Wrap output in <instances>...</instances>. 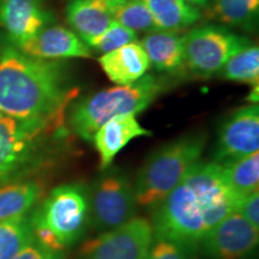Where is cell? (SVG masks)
Returning <instances> with one entry per match:
<instances>
[{"label":"cell","mask_w":259,"mask_h":259,"mask_svg":"<svg viewBox=\"0 0 259 259\" xmlns=\"http://www.w3.org/2000/svg\"><path fill=\"white\" fill-rule=\"evenodd\" d=\"M241 200L227 184L221 164L198 162L153 208L154 238L179 242L193 251L213 227L238 210Z\"/></svg>","instance_id":"1"},{"label":"cell","mask_w":259,"mask_h":259,"mask_svg":"<svg viewBox=\"0 0 259 259\" xmlns=\"http://www.w3.org/2000/svg\"><path fill=\"white\" fill-rule=\"evenodd\" d=\"M78 92L65 63L36 59L12 45L0 51V114L51 118L67 112Z\"/></svg>","instance_id":"2"},{"label":"cell","mask_w":259,"mask_h":259,"mask_svg":"<svg viewBox=\"0 0 259 259\" xmlns=\"http://www.w3.org/2000/svg\"><path fill=\"white\" fill-rule=\"evenodd\" d=\"M66 113L28 120L0 114V183L18 180L69 150Z\"/></svg>","instance_id":"3"},{"label":"cell","mask_w":259,"mask_h":259,"mask_svg":"<svg viewBox=\"0 0 259 259\" xmlns=\"http://www.w3.org/2000/svg\"><path fill=\"white\" fill-rule=\"evenodd\" d=\"M169 82L164 77L144 74L130 85H118L97 92L72 102L66 113L71 134L92 142L103 124L121 115H137L166 92Z\"/></svg>","instance_id":"4"},{"label":"cell","mask_w":259,"mask_h":259,"mask_svg":"<svg viewBox=\"0 0 259 259\" xmlns=\"http://www.w3.org/2000/svg\"><path fill=\"white\" fill-rule=\"evenodd\" d=\"M205 132H192L168 142L144 162L135 183L137 205L154 208L198 163L205 149Z\"/></svg>","instance_id":"5"},{"label":"cell","mask_w":259,"mask_h":259,"mask_svg":"<svg viewBox=\"0 0 259 259\" xmlns=\"http://www.w3.org/2000/svg\"><path fill=\"white\" fill-rule=\"evenodd\" d=\"M29 221L35 242L63 252L82 238L89 225L88 192L76 184L58 186Z\"/></svg>","instance_id":"6"},{"label":"cell","mask_w":259,"mask_h":259,"mask_svg":"<svg viewBox=\"0 0 259 259\" xmlns=\"http://www.w3.org/2000/svg\"><path fill=\"white\" fill-rule=\"evenodd\" d=\"M250 45L247 37L226 27H197L184 35L185 70L197 78H210L229 58Z\"/></svg>","instance_id":"7"},{"label":"cell","mask_w":259,"mask_h":259,"mask_svg":"<svg viewBox=\"0 0 259 259\" xmlns=\"http://www.w3.org/2000/svg\"><path fill=\"white\" fill-rule=\"evenodd\" d=\"M89 223L97 232L112 231L135 218V186L125 174L111 171L97 179L88 193Z\"/></svg>","instance_id":"8"},{"label":"cell","mask_w":259,"mask_h":259,"mask_svg":"<svg viewBox=\"0 0 259 259\" xmlns=\"http://www.w3.org/2000/svg\"><path fill=\"white\" fill-rule=\"evenodd\" d=\"M154 240L153 226L144 218L131 219L103 232L82 247L83 259H144Z\"/></svg>","instance_id":"9"},{"label":"cell","mask_w":259,"mask_h":259,"mask_svg":"<svg viewBox=\"0 0 259 259\" xmlns=\"http://www.w3.org/2000/svg\"><path fill=\"white\" fill-rule=\"evenodd\" d=\"M259 107L242 106L235 109L222 122L216 144L215 161L221 166L258 153Z\"/></svg>","instance_id":"10"},{"label":"cell","mask_w":259,"mask_h":259,"mask_svg":"<svg viewBox=\"0 0 259 259\" xmlns=\"http://www.w3.org/2000/svg\"><path fill=\"white\" fill-rule=\"evenodd\" d=\"M258 242L259 228L235 211L213 227L200 246L211 259H244L253 253Z\"/></svg>","instance_id":"11"},{"label":"cell","mask_w":259,"mask_h":259,"mask_svg":"<svg viewBox=\"0 0 259 259\" xmlns=\"http://www.w3.org/2000/svg\"><path fill=\"white\" fill-rule=\"evenodd\" d=\"M56 21L42 0H0V28L17 47Z\"/></svg>","instance_id":"12"},{"label":"cell","mask_w":259,"mask_h":259,"mask_svg":"<svg viewBox=\"0 0 259 259\" xmlns=\"http://www.w3.org/2000/svg\"><path fill=\"white\" fill-rule=\"evenodd\" d=\"M16 48L41 60L90 58V47L76 32L61 25H48Z\"/></svg>","instance_id":"13"},{"label":"cell","mask_w":259,"mask_h":259,"mask_svg":"<svg viewBox=\"0 0 259 259\" xmlns=\"http://www.w3.org/2000/svg\"><path fill=\"white\" fill-rule=\"evenodd\" d=\"M124 0H70L67 23L87 45L105 32L114 22V11Z\"/></svg>","instance_id":"14"},{"label":"cell","mask_w":259,"mask_h":259,"mask_svg":"<svg viewBox=\"0 0 259 259\" xmlns=\"http://www.w3.org/2000/svg\"><path fill=\"white\" fill-rule=\"evenodd\" d=\"M147 136H151V131L144 128L139 124L137 116L132 114L116 116L103 124L92 141L100 156V169L105 170L111 166L116 155L130 142Z\"/></svg>","instance_id":"15"},{"label":"cell","mask_w":259,"mask_h":259,"mask_svg":"<svg viewBox=\"0 0 259 259\" xmlns=\"http://www.w3.org/2000/svg\"><path fill=\"white\" fill-rule=\"evenodd\" d=\"M139 44L147 53L150 67L158 72L177 76L185 71L184 35L180 31L148 32Z\"/></svg>","instance_id":"16"},{"label":"cell","mask_w":259,"mask_h":259,"mask_svg":"<svg viewBox=\"0 0 259 259\" xmlns=\"http://www.w3.org/2000/svg\"><path fill=\"white\" fill-rule=\"evenodd\" d=\"M99 63L108 79L116 85L134 84L150 69L147 53L138 41L102 54Z\"/></svg>","instance_id":"17"},{"label":"cell","mask_w":259,"mask_h":259,"mask_svg":"<svg viewBox=\"0 0 259 259\" xmlns=\"http://www.w3.org/2000/svg\"><path fill=\"white\" fill-rule=\"evenodd\" d=\"M41 186L34 180H12L0 185V222L27 216L40 199Z\"/></svg>","instance_id":"18"},{"label":"cell","mask_w":259,"mask_h":259,"mask_svg":"<svg viewBox=\"0 0 259 259\" xmlns=\"http://www.w3.org/2000/svg\"><path fill=\"white\" fill-rule=\"evenodd\" d=\"M153 15L160 30L180 31L202 18V11L185 0H142Z\"/></svg>","instance_id":"19"},{"label":"cell","mask_w":259,"mask_h":259,"mask_svg":"<svg viewBox=\"0 0 259 259\" xmlns=\"http://www.w3.org/2000/svg\"><path fill=\"white\" fill-rule=\"evenodd\" d=\"M209 19L228 27L255 30L259 17V0H212L206 5Z\"/></svg>","instance_id":"20"},{"label":"cell","mask_w":259,"mask_h":259,"mask_svg":"<svg viewBox=\"0 0 259 259\" xmlns=\"http://www.w3.org/2000/svg\"><path fill=\"white\" fill-rule=\"evenodd\" d=\"M219 77L223 79L250 84L254 87L259 82V48L250 45L229 58L219 71Z\"/></svg>","instance_id":"21"},{"label":"cell","mask_w":259,"mask_h":259,"mask_svg":"<svg viewBox=\"0 0 259 259\" xmlns=\"http://www.w3.org/2000/svg\"><path fill=\"white\" fill-rule=\"evenodd\" d=\"M223 167L226 181L233 192L240 198L258 191L259 153L241 158Z\"/></svg>","instance_id":"22"},{"label":"cell","mask_w":259,"mask_h":259,"mask_svg":"<svg viewBox=\"0 0 259 259\" xmlns=\"http://www.w3.org/2000/svg\"><path fill=\"white\" fill-rule=\"evenodd\" d=\"M32 241L31 225L27 216L0 222V259H14L22 248Z\"/></svg>","instance_id":"23"},{"label":"cell","mask_w":259,"mask_h":259,"mask_svg":"<svg viewBox=\"0 0 259 259\" xmlns=\"http://www.w3.org/2000/svg\"><path fill=\"white\" fill-rule=\"evenodd\" d=\"M114 22L134 31L160 30L153 15L142 0H124L114 11Z\"/></svg>","instance_id":"24"},{"label":"cell","mask_w":259,"mask_h":259,"mask_svg":"<svg viewBox=\"0 0 259 259\" xmlns=\"http://www.w3.org/2000/svg\"><path fill=\"white\" fill-rule=\"evenodd\" d=\"M137 37L138 35L136 31L116 23V22H113L105 32L89 42L88 47H92L93 50L105 54L111 51L118 50L131 42L137 41Z\"/></svg>","instance_id":"25"},{"label":"cell","mask_w":259,"mask_h":259,"mask_svg":"<svg viewBox=\"0 0 259 259\" xmlns=\"http://www.w3.org/2000/svg\"><path fill=\"white\" fill-rule=\"evenodd\" d=\"M191 251L179 242L154 238L144 259H190Z\"/></svg>","instance_id":"26"},{"label":"cell","mask_w":259,"mask_h":259,"mask_svg":"<svg viewBox=\"0 0 259 259\" xmlns=\"http://www.w3.org/2000/svg\"><path fill=\"white\" fill-rule=\"evenodd\" d=\"M14 259H65L63 252L53 251L32 241L22 248Z\"/></svg>","instance_id":"27"},{"label":"cell","mask_w":259,"mask_h":259,"mask_svg":"<svg viewBox=\"0 0 259 259\" xmlns=\"http://www.w3.org/2000/svg\"><path fill=\"white\" fill-rule=\"evenodd\" d=\"M236 212H239L242 218H245L252 226L259 228V192L248 194L242 198Z\"/></svg>","instance_id":"28"},{"label":"cell","mask_w":259,"mask_h":259,"mask_svg":"<svg viewBox=\"0 0 259 259\" xmlns=\"http://www.w3.org/2000/svg\"><path fill=\"white\" fill-rule=\"evenodd\" d=\"M258 89H259L258 85L252 87L251 93L248 94L247 97H246V102H248L250 105H258V99H259Z\"/></svg>","instance_id":"29"},{"label":"cell","mask_w":259,"mask_h":259,"mask_svg":"<svg viewBox=\"0 0 259 259\" xmlns=\"http://www.w3.org/2000/svg\"><path fill=\"white\" fill-rule=\"evenodd\" d=\"M185 2L189 3L190 5L194 6V8L202 9V8H205V6L208 5L209 0H185Z\"/></svg>","instance_id":"30"}]
</instances>
